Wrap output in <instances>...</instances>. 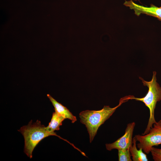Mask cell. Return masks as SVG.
I'll list each match as a JSON object with an SVG mask.
<instances>
[{
	"label": "cell",
	"mask_w": 161,
	"mask_h": 161,
	"mask_svg": "<svg viewBox=\"0 0 161 161\" xmlns=\"http://www.w3.org/2000/svg\"><path fill=\"white\" fill-rule=\"evenodd\" d=\"M150 152L152 159L154 161H161V148L153 147L151 149Z\"/></svg>",
	"instance_id": "cell-11"
},
{
	"label": "cell",
	"mask_w": 161,
	"mask_h": 161,
	"mask_svg": "<svg viewBox=\"0 0 161 161\" xmlns=\"http://www.w3.org/2000/svg\"><path fill=\"white\" fill-rule=\"evenodd\" d=\"M137 141L134 137L133 139L132 145L129 148V151L133 161H147L148 159L146 154L143 151L141 148L138 149L136 147Z\"/></svg>",
	"instance_id": "cell-8"
},
{
	"label": "cell",
	"mask_w": 161,
	"mask_h": 161,
	"mask_svg": "<svg viewBox=\"0 0 161 161\" xmlns=\"http://www.w3.org/2000/svg\"><path fill=\"white\" fill-rule=\"evenodd\" d=\"M47 96L54 107L55 111L65 119H67L71 120L72 123L77 121L76 117L66 107L57 101L49 94H47Z\"/></svg>",
	"instance_id": "cell-7"
},
{
	"label": "cell",
	"mask_w": 161,
	"mask_h": 161,
	"mask_svg": "<svg viewBox=\"0 0 161 161\" xmlns=\"http://www.w3.org/2000/svg\"><path fill=\"white\" fill-rule=\"evenodd\" d=\"M123 4L133 10L138 16L141 14H144L157 18L161 21V7H157L152 4H150V7H144L135 3L132 0L125 1Z\"/></svg>",
	"instance_id": "cell-6"
},
{
	"label": "cell",
	"mask_w": 161,
	"mask_h": 161,
	"mask_svg": "<svg viewBox=\"0 0 161 161\" xmlns=\"http://www.w3.org/2000/svg\"><path fill=\"white\" fill-rule=\"evenodd\" d=\"M135 123L132 122L127 124L124 134L114 142L106 144L107 150L113 149L126 150L129 149L133 142L132 136Z\"/></svg>",
	"instance_id": "cell-5"
},
{
	"label": "cell",
	"mask_w": 161,
	"mask_h": 161,
	"mask_svg": "<svg viewBox=\"0 0 161 161\" xmlns=\"http://www.w3.org/2000/svg\"><path fill=\"white\" fill-rule=\"evenodd\" d=\"M134 0V1H139V0Z\"/></svg>",
	"instance_id": "cell-12"
},
{
	"label": "cell",
	"mask_w": 161,
	"mask_h": 161,
	"mask_svg": "<svg viewBox=\"0 0 161 161\" xmlns=\"http://www.w3.org/2000/svg\"><path fill=\"white\" fill-rule=\"evenodd\" d=\"M31 120L28 124L21 127L18 131L23 135L24 139V151L30 158L32 157L33 151L37 145L44 138L49 136H55L69 143L68 141L57 135L55 132L49 133L46 130L44 126L37 120L32 123Z\"/></svg>",
	"instance_id": "cell-2"
},
{
	"label": "cell",
	"mask_w": 161,
	"mask_h": 161,
	"mask_svg": "<svg viewBox=\"0 0 161 161\" xmlns=\"http://www.w3.org/2000/svg\"><path fill=\"white\" fill-rule=\"evenodd\" d=\"M134 137L139 142L137 144L138 148H142L145 153L148 154L152 147L161 144V120L153 124L147 134Z\"/></svg>",
	"instance_id": "cell-4"
},
{
	"label": "cell",
	"mask_w": 161,
	"mask_h": 161,
	"mask_svg": "<svg viewBox=\"0 0 161 161\" xmlns=\"http://www.w3.org/2000/svg\"><path fill=\"white\" fill-rule=\"evenodd\" d=\"M65 119L57 112L55 111L52 114L51 121L48 125L45 127L46 130L49 133H54L55 131L59 130L60 126L62 125V122Z\"/></svg>",
	"instance_id": "cell-9"
},
{
	"label": "cell",
	"mask_w": 161,
	"mask_h": 161,
	"mask_svg": "<svg viewBox=\"0 0 161 161\" xmlns=\"http://www.w3.org/2000/svg\"><path fill=\"white\" fill-rule=\"evenodd\" d=\"M128 96L121 98L119 104L116 106L111 108L105 106L99 110H86L79 114L80 122L84 125L89 135L91 143L94 139L99 127L109 119L116 109L123 103L127 101Z\"/></svg>",
	"instance_id": "cell-1"
},
{
	"label": "cell",
	"mask_w": 161,
	"mask_h": 161,
	"mask_svg": "<svg viewBox=\"0 0 161 161\" xmlns=\"http://www.w3.org/2000/svg\"><path fill=\"white\" fill-rule=\"evenodd\" d=\"M157 72H153L152 77L151 80L147 81L139 77L144 86H147L148 92L145 96L142 98L135 97L130 96L129 100L134 99L143 102L148 108L150 116L146 128L142 135L147 134L152 127L153 124L156 123L154 117V111L157 102L161 100V87L157 82L156 78Z\"/></svg>",
	"instance_id": "cell-3"
},
{
	"label": "cell",
	"mask_w": 161,
	"mask_h": 161,
	"mask_svg": "<svg viewBox=\"0 0 161 161\" xmlns=\"http://www.w3.org/2000/svg\"><path fill=\"white\" fill-rule=\"evenodd\" d=\"M131 156L129 149L126 150H118L119 161H131Z\"/></svg>",
	"instance_id": "cell-10"
}]
</instances>
